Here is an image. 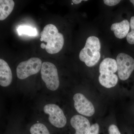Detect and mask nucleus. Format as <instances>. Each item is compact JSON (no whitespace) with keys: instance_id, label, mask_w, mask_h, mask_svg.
<instances>
[{"instance_id":"nucleus-4","label":"nucleus","mask_w":134,"mask_h":134,"mask_svg":"<svg viewBox=\"0 0 134 134\" xmlns=\"http://www.w3.org/2000/svg\"><path fill=\"white\" fill-rule=\"evenodd\" d=\"M42 61L39 58H32L22 62L16 68V74L20 79H24L32 75L37 74L41 69Z\"/></svg>"},{"instance_id":"nucleus-2","label":"nucleus","mask_w":134,"mask_h":134,"mask_svg":"<svg viewBox=\"0 0 134 134\" xmlns=\"http://www.w3.org/2000/svg\"><path fill=\"white\" fill-rule=\"evenodd\" d=\"M100 49L101 45L98 38L90 36L86 40L84 47L79 53V59L87 66H93L100 60Z\"/></svg>"},{"instance_id":"nucleus-19","label":"nucleus","mask_w":134,"mask_h":134,"mask_svg":"<svg viewBox=\"0 0 134 134\" xmlns=\"http://www.w3.org/2000/svg\"><path fill=\"white\" fill-rule=\"evenodd\" d=\"M104 3L107 6L112 7L117 5L121 2L120 0H104Z\"/></svg>"},{"instance_id":"nucleus-1","label":"nucleus","mask_w":134,"mask_h":134,"mask_svg":"<svg viewBox=\"0 0 134 134\" xmlns=\"http://www.w3.org/2000/svg\"><path fill=\"white\" fill-rule=\"evenodd\" d=\"M40 41L47 43L45 49L50 54L57 53L62 50L64 44V38L55 25H47L40 33Z\"/></svg>"},{"instance_id":"nucleus-8","label":"nucleus","mask_w":134,"mask_h":134,"mask_svg":"<svg viewBox=\"0 0 134 134\" xmlns=\"http://www.w3.org/2000/svg\"><path fill=\"white\" fill-rule=\"evenodd\" d=\"M70 123L75 129L74 134H87L91 127L89 120L81 115L73 116L70 120Z\"/></svg>"},{"instance_id":"nucleus-11","label":"nucleus","mask_w":134,"mask_h":134,"mask_svg":"<svg viewBox=\"0 0 134 134\" xmlns=\"http://www.w3.org/2000/svg\"><path fill=\"white\" fill-rule=\"evenodd\" d=\"M99 81L102 86L107 88H110L117 85L118 77L113 73H102L100 74L99 77Z\"/></svg>"},{"instance_id":"nucleus-18","label":"nucleus","mask_w":134,"mask_h":134,"mask_svg":"<svg viewBox=\"0 0 134 134\" xmlns=\"http://www.w3.org/2000/svg\"><path fill=\"white\" fill-rule=\"evenodd\" d=\"M108 131V134H121L118 127L114 124L109 126Z\"/></svg>"},{"instance_id":"nucleus-10","label":"nucleus","mask_w":134,"mask_h":134,"mask_svg":"<svg viewBox=\"0 0 134 134\" xmlns=\"http://www.w3.org/2000/svg\"><path fill=\"white\" fill-rule=\"evenodd\" d=\"M130 23L127 19H124L120 23L113 24L111 26V30L114 32L117 38L122 39L126 37L129 33Z\"/></svg>"},{"instance_id":"nucleus-13","label":"nucleus","mask_w":134,"mask_h":134,"mask_svg":"<svg viewBox=\"0 0 134 134\" xmlns=\"http://www.w3.org/2000/svg\"><path fill=\"white\" fill-rule=\"evenodd\" d=\"M15 3L12 0L0 1V20H5L11 14L14 7Z\"/></svg>"},{"instance_id":"nucleus-3","label":"nucleus","mask_w":134,"mask_h":134,"mask_svg":"<svg viewBox=\"0 0 134 134\" xmlns=\"http://www.w3.org/2000/svg\"><path fill=\"white\" fill-rule=\"evenodd\" d=\"M41 78L46 86L50 90H56L59 86L58 70L52 63L46 62L42 63L41 69Z\"/></svg>"},{"instance_id":"nucleus-5","label":"nucleus","mask_w":134,"mask_h":134,"mask_svg":"<svg viewBox=\"0 0 134 134\" xmlns=\"http://www.w3.org/2000/svg\"><path fill=\"white\" fill-rule=\"evenodd\" d=\"M116 61L120 79L127 80L134 70V58L129 54L121 53L117 55Z\"/></svg>"},{"instance_id":"nucleus-9","label":"nucleus","mask_w":134,"mask_h":134,"mask_svg":"<svg viewBox=\"0 0 134 134\" xmlns=\"http://www.w3.org/2000/svg\"><path fill=\"white\" fill-rule=\"evenodd\" d=\"M12 79V71L7 63L0 59V85L3 87L9 86Z\"/></svg>"},{"instance_id":"nucleus-15","label":"nucleus","mask_w":134,"mask_h":134,"mask_svg":"<svg viewBox=\"0 0 134 134\" xmlns=\"http://www.w3.org/2000/svg\"><path fill=\"white\" fill-rule=\"evenodd\" d=\"M19 36L25 34L30 36H35L37 34V31L35 28L28 25H21L17 29Z\"/></svg>"},{"instance_id":"nucleus-7","label":"nucleus","mask_w":134,"mask_h":134,"mask_svg":"<svg viewBox=\"0 0 134 134\" xmlns=\"http://www.w3.org/2000/svg\"><path fill=\"white\" fill-rule=\"evenodd\" d=\"M76 110L80 114L91 117L95 113L94 106L83 94L77 93L73 97Z\"/></svg>"},{"instance_id":"nucleus-21","label":"nucleus","mask_w":134,"mask_h":134,"mask_svg":"<svg viewBox=\"0 0 134 134\" xmlns=\"http://www.w3.org/2000/svg\"><path fill=\"white\" fill-rule=\"evenodd\" d=\"M46 46V44L44 43H41V45H40V47L41 48L43 49H45Z\"/></svg>"},{"instance_id":"nucleus-17","label":"nucleus","mask_w":134,"mask_h":134,"mask_svg":"<svg viewBox=\"0 0 134 134\" xmlns=\"http://www.w3.org/2000/svg\"><path fill=\"white\" fill-rule=\"evenodd\" d=\"M100 127L98 123L92 125L90 129L87 134H99Z\"/></svg>"},{"instance_id":"nucleus-20","label":"nucleus","mask_w":134,"mask_h":134,"mask_svg":"<svg viewBox=\"0 0 134 134\" xmlns=\"http://www.w3.org/2000/svg\"><path fill=\"white\" fill-rule=\"evenodd\" d=\"M73 3L75 4H78L82 2V0H73L72 1Z\"/></svg>"},{"instance_id":"nucleus-16","label":"nucleus","mask_w":134,"mask_h":134,"mask_svg":"<svg viewBox=\"0 0 134 134\" xmlns=\"http://www.w3.org/2000/svg\"><path fill=\"white\" fill-rule=\"evenodd\" d=\"M130 28L131 31L126 36V40L127 43L131 45H134V16L130 18Z\"/></svg>"},{"instance_id":"nucleus-14","label":"nucleus","mask_w":134,"mask_h":134,"mask_svg":"<svg viewBox=\"0 0 134 134\" xmlns=\"http://www.w3.org/2000/svg\"><path fill=\"white\" fill-rule=\"evenodd\" d=\"M31 134H51L45 125L37 123L32 125L30 129Z\"/></svg>"},{"instance_id":"nucleus-6","label":"nucleus","mask_w":134,"mask_h":134,"mask_svg":"<svg viewBox=\"0 0 134 134\" xmlns=\"http://www.w3.org/2000/svg\"><path fill=\"white\" fill-rule=\"evenodd\" d=\"M44 111L49 115V122L54 126L62 128L66 126L67 119L63 110L55 104H48L44 107Z\"/></svg>"},{"instance_id":"nucleus-12","label":"nucleus","mask_w":134,"mask_h":134,"mask_svg":"<svg viewBox=\"0 0 134 134\" xmlns=\"http://www.w3.org/2000/svg\"><path fill=\"white\" fill-rule=\"evenodd\" d=\"M117 70V65L116 60L111 58L104 59L100 63L99 67L100 74L105 73H115Z\"/></svg>"}]
</instances>
